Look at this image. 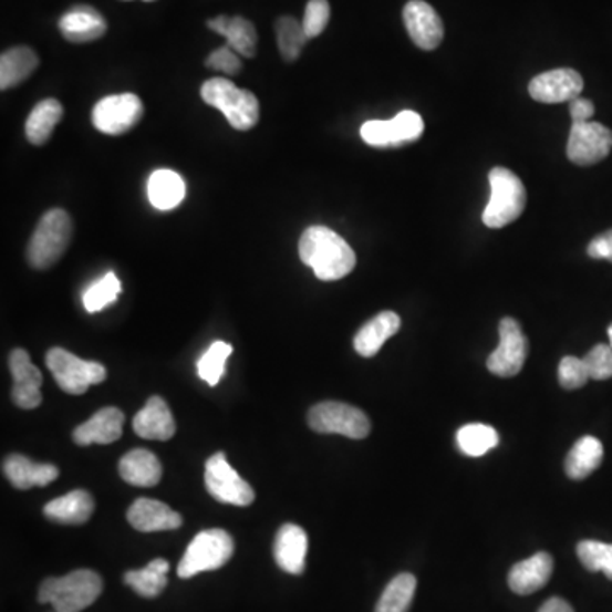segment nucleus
Masks as SVG:
<instances>
[{
    "label": "nucleus",
    "instance_id": "obj_26",
    "mask_svg": "<svg viewBox=\"0 0 612 612\" xmlns=\"http://www.w3.org/2000/svg\"><path fill=\"white\" fill-rule=\"evenodd\" d=\"M44 516L59 525H84L94 512V499L85 490H72L46 504Z\"/></svg>",
    "mask_w": 612,
    "mask_h": 612
},
{
    "label": "nucleus",
    "instance_id": "obj_2",
    "mask_svg": "<svg viewBox=\"0 0 612 612\" xmlns=\"http://www.w3.org/2000/svg\"><path fill=\"white\" fill-rule=\"evenodd\" d=\"M103 594V579L92 570H75L41 583L38 601L52 604L56 612H81Z\"/></svg>",
    "mask_w": 612,
    "mask_h": 612
},
{
    "label": "nucleus",
    "instance_id": "obj_49",
    "mask_svg": "<svg viewBox=\"0 0 612 612\" xmlns=\"http://www.w3.org/2000/svg\"><path fill=\"white\" fill-rule=\"evenodd\" d=\"M56 612V611H55Z\"/></svg>",
    "mask_w": 612,
    "mask_h": 612
},
{
    "label": "nucleus",
    "instance_id": "obj_30",
    "mask_svg": "<svg viewBox=\"0 0 612 612\" xmlns=\"http://www.w3.org/2000/svg\"><path fill=\"white\" fill-rule=\"evenodd\" d=\"M63 106L56 100H44L38 103L27 120V138L30 144L41 147L52 138L53 129L62 122Z\"/></svg>",
    "mask_w": 612,
    "mask_h": 612
},
{
    "label": "nucleus",
    "instance_id": "obj_7",
    "mask_svg": "<svg viewBox=\"0 0 612 612\" xmlns=\"http://www.w3.org/2000/svg\"><path fill=\"white\" fill-rule=\"evenodd\" d=\"M46 366L56 385L69 395H82L89 386L101 385L106 380V367L96 361H84L62 348L46 352Z\"/></svg>",
    "mask_w": 612,
    "mask_h": 612
},
{
    "label": "nucleus",
    "instance_id": "obj_8",
    "mask_svg": "<svg viewBox=\"0 0 612 612\" xmlns=\"http://www.w3.org/2000/svg\"><path fill=\"white\" fill-rule=\"evenodd\" d=\"M309 426L320 434H341L349 439H364L371 431L367 415L341 402H322L310 408Z\"/></svg>",
    "mask_w": 612,
    "mask_h": 612
},
{
    "label": "nucleus",
    "instance_id": "obj_33",
    "mask_svg": "<svg viewBox=\"0 0 612 612\" xmlns=\"http://www.w3.org/2000/svg\"><path fill=\"white\" fill-rule=\"evenodd\" d=\"M456 443L466 456L478 458L494 449L500 443V437L494 427L485 424H468L456 434Z\"/></svg>",
    "mask_w": 612,
    "mask_h": 612
},
{
    "label": "nucleus",
    "instance_id": "obj_48",
    "mask_svg": "<svg viewBox=\"0 0 612 612\" xmlns=\"http://www.w3.org/2000/svg\"><path fill=\"white\" fill-rule=\"evenodd\" d=\"M145 2H154V0H145Z\"/></svg>",
    "mask_w": 612,
    "mask_h": 612
},
{
    "label": "nucleus",
    "instance_id": "obj_23",
    "mask_svg": "<svg viewBox=\"0 0 612 612\" xmlns=\"http://www.w3.org/2000/svg\"><path fill=\"white\" fill-rule=\"evenodd\" d=\"M402 320L395 312H382L364 323L354 338V349L363 357L378 354L386 341L400 331Z\"/></svg>",
    "mask_w": 612,
    "mask_h": 612
},
{
    "label": "nucleus",
    "instance_id": "obj_17",
    "mask_svg": "<svg viewBox=\"0 0 612 612\" xmlns=\"http://www.w3.org/2000/svg\"><path fill=\"white\" fill-rule=\"evenodd\" d=\"M60 33L70 43H91L106 34V19L91 6H75L60 18Z\"/></svg>",
    "mask_w": 612,
    "mask_h": 612
},
{
    "label": "nucleus",
    "instance_id": "obj_27",
    "mask_svg": "<svg viewBox=\"0 0 612 612\" xmlns=\"http://www.w3.org/2000/svg\"><path fill=\"white\" fill-rule=\"evenodd\" d=\"M147 193L154 208L169 211L186 198V183L174 170H155L148 179Z\"/></svg>",
    "mask_w": 612,
    "mask_h": 612
},
{
    "label": "nucleus",
    "instance_id": "obj_32",
    "mask_svg": "<svg viewBox=\"0 0 612 612\" xmlns=\"http://www.w3.org/2000/svg\"><path fill=\"white\" fill-rule=\"evenodd\" d=\"M417 579L412 573H400L386 585L374 612H408L414 601Z\"/></svg>",
    "mask_w": 612,
    "mask_h": 612
},
{
    "label": "nucleus",
    "instance_id": "obj_38",
    "mask_svg": "<svg viewBox=\"0 0 612 612\" xmlns=\"http://www.w3.org/2000/svg\"><path fill=\"white\" fill-rule=\"evenodd\" d=\"M390 135H392V147L411 144L421 138L424 133L422 116L415 111H402L393 120H388Z\"/></svg>",
    "mask_w": 612,
    "mask_h": 612
},
{
    "label": "nucleus",
    "instance_id": "obj_25",
    "mask_svg": "<svg viewBox=\"0 0 612 612\" xmlns=\"http://www.w3.org/2000/svg\"><path fill=\"white\" fill-rule=\"evenodd\" d=\"M120 475L133 487H155L162 478V465L148 449H133L120 461Z\"/></svg>",
    "mask_w": 612,
    "mask_h": 612
},
{
    "label": "nucleus",
    "instance_id": "obj_45",
    "mask_svg": "<svg viewBox=\"0 0 612 612\" xmlns=\"http://www.w3.org/2000/svg\"><path fill=\"white\" fill-rule=\"evenodd\" d=\"M594 104L589 100L577 97V100L570 103V116H572V122H589V120L594 116Z\"/></svg>",
    "mask_w": 612,
    "mask_h": 612
},
{
    "label": "nucleus",
    "instance_id": "obj_13",
    "mask_svg": "<svg viewBox=\"0 0 612 612\" xmlns=\"http://www.w3.org/2000/svg\"><path fill=\"white\" fill-rule=\"evenodd\" d=\"M582 91V75L573 69L550 70L532 79L529 84L532 100L543 104L572 103Z\"/></svg>",
    "mask_w": 612,
    "mask_h": 612
},
{
    "label": "nucleus",
    "instance_id": "obj_6",
    "mask_svg": "<svg viewBox=\"0 0 612 612\" xmlns=\"http://www.w3.org/2000/svg\"><path fill=\"white\" fill-rule=\"evenodd\" d=\"M234 539L224 529H206L199 532L191 544L187 547L177 575L180 579H191L203 572L221 569L234 554Z\"/></svg>",
    "mask_w": 612,
    "mask_h": 612
},
{
    "label": "nucleus",
    "instance_id": "obj_16",
    "mask_svg": "<svg viewBox=\"0 0 612 612\" xmlns=\"http://www.w3.org/2000/svg\"><path fill=\"white\" fill-rule=\"evenodd\" d=\"M309 553V536L300 526L284 525L274 539V560L282 572L301 575Z\"/></svg>",
    "mask_w": 612,
    "mask_h": 612
},
{
    "label": "nucleus",
    "instance_id": "obj_5",
    "mask_svg": "<svg viewBox=\"0 0 612 612\" xmlns=\"http://www.w3.org/2000/svg\"><path fill=\"white\" fill-rule=\"evenodd\" d=\"M490 201L485 208L484 224L488 228H504L521 217L526 209V187L512 170L496 167L488 174Z\"/></svg>",
    "mask_w": 612,
    "mask_h": 612
},
{
    "label": "nucleus",
    "instance_id": "obj_22",
    "mask_svg": "<svg viewBox=\"0 0 612 612\" xmlns=\"http://www.w3.org/2000/svg\"><path fill=\"white\" fill-rule=\"evenodd\" d=\"M4 474L12 487L30 490L33 487H46L59 478L60 471L52 463H34L22 455L6 458Z\"/></svg>",
    "mask_w": 612,
    "mask_h": 612
},
{
    "label": "nucleus",
    "instance_id": "obj_15",
    "mask_svg": "<svg viewBox=\"0 0 612 612\" xmlns=\"http://www.w3.org/2000/svg\"><path fill=\"white\" fill-rule=\"evenodd\" d=\"M404 21L418 49L431 52L439 46L444 38V24L433 6L424 0H411L404 9Z\"/></svg>",
    "mask_w": 612,
    "mask_h": 612
},
{
    "label": "nucleus",
    "instance_id": "obj_19",
    "mask_svg": "<svg viewBox=\"0 0 612 612\" xmlns=\"http://www.w3.org/2000/svg\"><path fill=\"white\" fill-rule=\"evenodd\" d=\"M125 424V414L120 408L106 407L92 415L89 421L77 427L72 434L79 446L91 444H111L120 439Z\"/></svg>",
    "mask_w": 612,
    "mask_h": 612
},
{
    "label": "nucleus",
    "instance_id": "obj_20",
    "mask_svg": "<svg viewBox=\"0 0 612 612\" xmlns=\"http://www.w3.org/2000/svg\"><path fill=\"white\" fill-rule=\"evenodd\" d=\"M128 522L136 531H173L183 526V517L160 500L138 499L129 507Z\"/></svg>",
    "mask_w": 612,
    "mask_h": 612
},
{
    "label": "nucleus",
    "instance_id": "obj_28",
    "mask_svg": "<svg viewBox=\"0 0 612 612\" xmlns=\"http://www.w3.org/2000/svg\"><path fill=\"white\" fill-rule=\"evenodd\" d=\"M602 458H604V447L601 440L594 436L582 437L570 449L564 461V471L572 480H583L601 466Z\"/></svg>",
    "mask_w": 612,
    "mask_h": 612
},
{
    "label": "nucleus",
    "instance_id": "obj_42",
    "mask_svg": "<svg viewBox=\"0 0 612 612\" xmlns=\"http://www.w3.org/2000/svg\"><path fill=\"white\" fill-rule=\"evenodd\" d=\"M206 66L208 69L218 70L227 75L240 74L242 70V62H240L239 53L231 50L230 46H221V49L215 50L211 55L206 59Z\"/></svg>",
    "mask_w": 612,
    "mask_h": 612
},
{
    "label": "nucleus",
    "instance_id": "obj_12",
    "mask_svg": "<svg viewBox=\"0 0 612 612\" xmlns=\"http://www.w3.org/2000/svg\"><path fill=\"white\" fill-rule=\"evenodd\" d=\"M612 148V129L601 123L573 122L567 155L575 166H594L604 160Z\"/></svg>",
    "mask_w": 612,
    "mask_h": 612
},
{
    "label": "nucleus",
    "instance_id": "obj_41",
    "mask_svg": "<svg viewBox=\"0 0 612 612\" xmlns=\"http://www.w3.org/2000/svg\"><path fill=\"white\" fill-rule=\"evenodd\" d=\"M331 21V6L326 0H310L304 9L303 28L307 37H320Z\"/></svg>",
    "mask_w": 612,
    "mask_h": 612
},
{
    "label": "nucleus",
    "instance_id": "obj_44",
    "mask_svg": "<svg viewBox=\"0 0 612 612\" xmlns=\"http://www.w3.org/2000/svg\"><path fill=\"white\" fill-rule=\"evenodd\" d=\"M587 253H589L592 259L612 262V230L598 235V237L589 243V247H587Z\"/></svg>",
    "mask_w": 612,
    "mask_h": 612
},
{
    "label": "nucleus",
    "instance_id": "obj_34",
    "mask_svg": "<svg viewBox=\"0 0 612 612\" xmlns=\"http://www.w3.org/2000/svg\"><path fill=\"white\" fill-rule=\"evenodd\" d=\"M276 40H278V49L282 59L287 62H294L300 59L301 50L310 38L304 33L303 22L284 15L276 21Z\"/></svg>",
    "mask_w": 612,
    "mask_h": 612
},
{
    "label": "nucleus",
    "instance_id": "obj_14",
    "mask_svg": "<svg viewBox=\"0 0 612 612\" xmlns=\"http://www.w3.org/2000/svg\"><path fill=\"white\" fill-rule=\"evenodd\" d=\"M9 370L12 374V400L18 407L24 411H33L40 407L41 385L43 376L41 371L31 363L30 354L24 349H14L9 356Z\"/></svg>",
    "mask_w": 612,
    "mask_h": 612
},
{
    "label": "nucleus",
    "instance_id": "obj_37",
    "mask_svg": "<svg viewBox=\"0 0 612 612\" xmlns=\"http://www.w3.org/2000/svg\"><path fill=\"white\" fill-rule=\"evenodd\" d=\"M577 554L589 572H602L612 580V544L587 539L577 547Z\"/></svg>",
    "mask_w": 612,
    "mask_h": 612
},
{
    "label": "nucleus",
    "instance_id": "obj_40",
    "mask_svg": "<svg viewBox=\"0 0 612 612\" xmlns=\"http://www.w3.org/2000/svg\"><path fill=\"white\" fill-rule=\"evenodd\" d=\"M558 380L564 390L582 388L591 380L585 363L580 357L567 356L558 366Z\"/></svg>",
    "mask_w": 612,
    "mask_h": 612
},
{
    "label": "nucleus",
    "instance_id": "obj_1",
    "mask_svg": "<svg viewBox=\"0 0 612 612\" xmlns=\"http://www.w3.org/2000/svg\"><path fill=\"white\" fill-rule=\"evenodd\" d=\"M298 252L322 281H338L356 268V253L341 235L326 227H310L301 235Z\"/></svg>",
    "mask_w": 612,
    "mask_h": 612
},
{
    "label": "nucleus",
    "instance_id": "obj_4",
    "mask_svg": "<svg viewBox=\"0 0 612 612\" xmlns=\"http://www.w3.org/2000/svg\"><path fill=\"white\" fill-rule=\"evenodd\" d=\"M72 231L74 225L65 209L55 208L46 211L28 246V262L31 268L43 271L59 262L72 240Z\"/></svg>",
    "mask_w": 612,
    "mask_h": 612
},
{
    "label": "nucleus",
    "instance_id": "obj_11",
    "mask_svg": "<svg viewBox=\"0 0 612 612\" xmlns=\"http://www.w3.org/2000/svg\"><path fill=\"white\" fill-rule=\"evenodd\" d=\"M499 348L491 352L487 361L490 373L497 374L500 378H512L521 373L528 357V339L522 332L517 320L504 319L499 325Z\"/></svg>",
    "mask_w": 612,
    "mask_h": 612
},
{
    "label": "nucleus",
    "instance_id": "obj_36",
    "mask_svg": "<svg viewBox=\"0 0 612 612\" xmlns=\"http://www.w3.org/2000/svg\"><path fill=\"white\" fill-rule=\"evenodd\" d=\"M122 293V282L114 272H107L104 278L97 279L84 293V307L89 313H97L110 307Z\"/></svg>",
    "mask_w": 612,
    "mask_h": 612
},
{
    "label": "nucleus",
    "instance_id": "obj_39",
    "mask_svg": "<svg viewBox=\"0 0 612 612\" xmlns=\"http://www.w3.org/2000/svg\"><path fill=\"white\" fill-rule=\"evenodd\" d=\"M591 380L604 382L612 378V349L609 344H598L582 357Z\"/></svg>",
    "mask_w": 612,
    "mask_h": 612
},
{
    "label": "nucleus",
    "instance_id": "obj_24",
    "mask_svg": "<svg viewBox=\"0 0 612 612\" xmlns=\"http://www.w3.org/2000/svg\"><path fill=\"white\" fill-rule=\"evenodd\" d=\"M208 28L227 38L228 46L239 55L246 56V59L256 56L257 31L252 22L247 21L246 18L218 15V18L208 21Z\"/></svg>",
    "mask_w": 612,
    "mask_h": 612
},
{
    "label": "nucleus",
    "instance_id": "obj_46",
    "mask_svg": "<svg viewBox=\"0 0 612 612\" xmlns=\"http://www.w3.org/2000/svg\"><path fill=\"white\" fill-rule=\"evenodd\" d=\"M538 612H573V608L563 599L551 598L541 605Z\"/></svg>",
    "mask_w": 612,
    "mask_h": 612
},
{
    "label": "nucleus",
    "instance_id": "obj_35",
    "mask_svg": "<svg viewBox=\"0 0 612 612\" xmlns=\"http://www.w3.org/2000/svg\"><path fill=\"white\" fill-rule=\"evenodd\" d=\"M231 352H234V348L224 341H217L209 345L201 360L196 364L199 378L209 386H217L225 374V366H227V360Z\"/></svg>",
    "mask_w": 612,
    "mask_h": 612
},
{
    "label": "nucleus",
    "instance_id": "obj_29",
    "mask_svg": "<svg viewBox=\"0 0 612 612\" xmlns=\"http://www.w3.org/2000/svg\"><path fill=\"white\" fill-rule=\"evenodd\" d=\"M38 63L40 60H38L37 53L28 46H15V49L2 53L0 56V89L8 91V89L22 84L38 69Z\"/></svg>",
    "mask_w": 612,
    "mask_h": 612
},
{
    "label": "nucleus",
    "instance_id": "obj_18",
    "mask_svg": "<svg viewBox=\"0 0 612 612\" xmlns=\"http://www.w3.org/2000/svg\"><path fill=\"white\" fill-rule=\"evenodd\" d=\"M136 436L152 440H169L176 434V422L166 400L151 396L147 404L133 418Z\"/></svg>",
    "mask_w": 612,
    "mask_h": 612
},
{
    "label": "nucleus",
    "instance_id": "obj_3",
    "mask_svg": "<svg viewBox=\"0 0 612 612\" xmlns=\"http://www.w3.org/2000/svg\"><path fill=\"white\" fill-rule=\"evenodd\" d=\"M201 97L208 106L225 114L231 128L249 132L259 122V101L252 92L239 89L224 77L209 79L203 84Z\"/></svg>",
    "mask_w": 612,
    "mask_h": 612
},
{
    "label": "nucleus",
    "instance_id": "obj_43",
    "mask_svg": "<svg viewBox=\"0 0 612 612\" xmlns=\"http://www.w3.org/2000/svg\"><path fill=\"white\" fill-rule=\"evenodd\" d=\"M361 138L371 147H392L388 120H371L361 126Z\"/></svg>",
    "mask_w": 612,
    "mask_h": 612
},
{
    "label": "nucleus",
    "instance_id": "obj_21",
    "mask_svg": "<svg viewBox=\"0 0 612 612\" xmlns=\"http://www.w3.org/2000/svg\"><path fill=\"white\" fill-rule=\"evenodd\" d=\"M553 558L550 553L532 554L528 560L514 564L509 573V587L519 595H529L543 589L553 575Z\"/></svg>",
    "mask_w": 612,
    "mask_h": 612
},
{
    "label": "nucleus",
    "instance_id": "obj_47",
    "mask_svg": "<svg viewBox=\"0 0 612 612\" xmlns=\"http://www.w3.org/2000/svg\"><path fill=\"white\" fill-rule=\"evenodd\" d=\"M608 335H609V345H611V349H612V323L611 325H609Z\"/></svg>",
    "mask_w": 612,
    "mask_h": 612
},
{
    "label": "nucleus",
    "instance_id": "obj_9",
    "mask_svg": "<svg viewBox=\"0 0 612 612\" xmlns=\"http://www.w3.org/2000/svg\"><path fill=\"white\" fill-rule=\"evenodd\" d=\"M205 484L209 496L221 504L247 507L256 500V491L231 468L225 453H217L206 461Z\"/></svg>",
    "mask_w": 612,
    "mask_h": 612
},
{
    "label": "nucleus",
    "instance_id": "obj_10",
    "mask_svg": "<svg viewBox=\"0 0 612 612\" xmlns=\"http://www.w3.org/2000/svg\"><path fill=\"white\" fill-rule=\"evenodd\" d=\"M144 103L136 94H114L104 97L92 110V125L104 135L117 136L138 125L144 116Z\"/></svg>",
    "mask_w": 612,
    "mask_h": 612
},
{
    "label": "nucleus",
    "instance_id": "obj_31",
    "mask_svg": "<svg viewBox=\"0 0 612 612\" xmlns=\"http://www.w3.org/2000/svg\"><path fill=\"white\" fill-rule=\"evenodd\" d=\"M167 573L169 563L164 558H155L145 569L126 572L125 582L142 598L154 599L166 589Z\"/></svg>",
    "mask_w": 612,
    "mask_h": 612
}]
</instances>
